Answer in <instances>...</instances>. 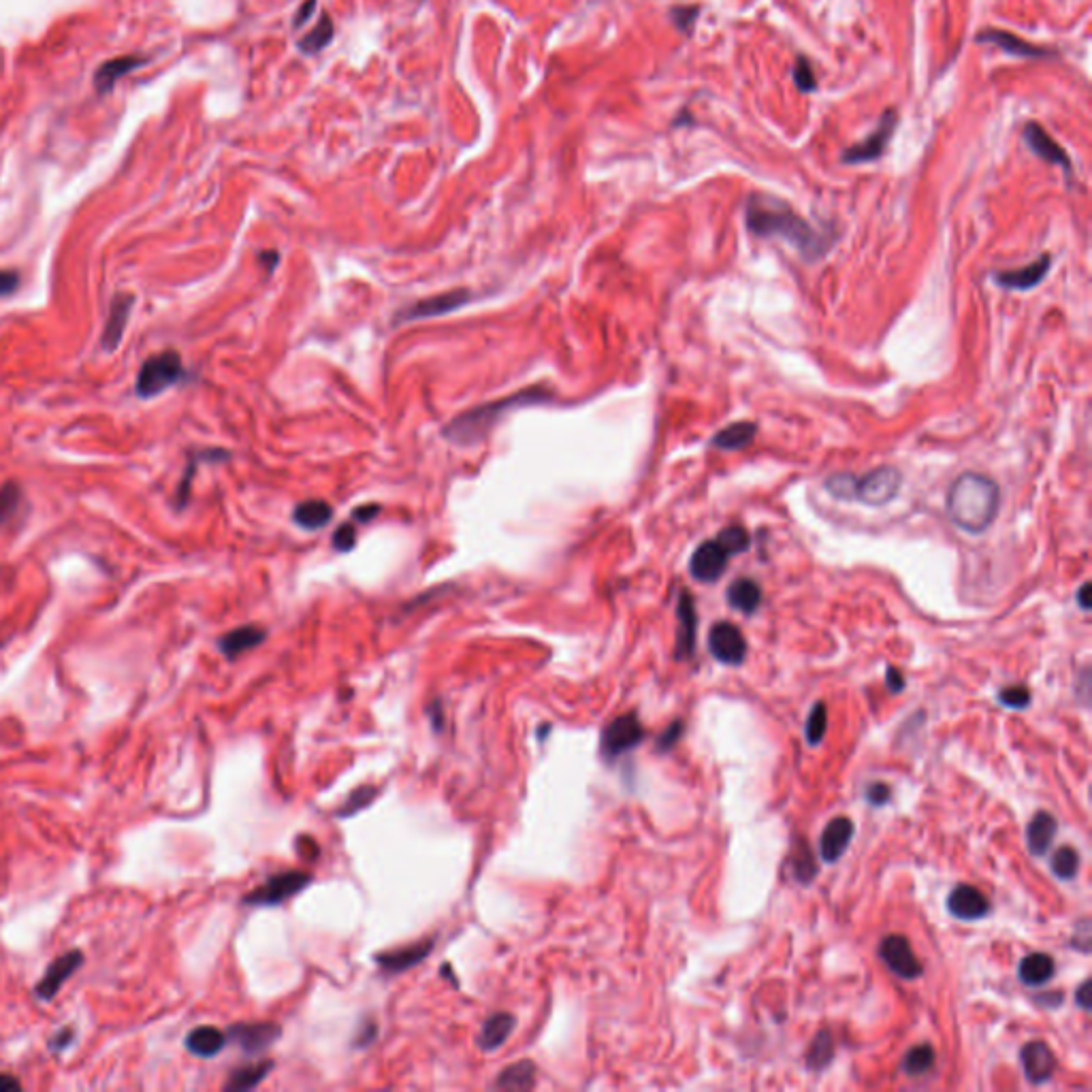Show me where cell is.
I'll return each instance as SVG.
<instances>
[{
  "label": "cell",
  "mask_w": 1092,
  "mask_h": 1092,
  "mask_svg": "<svg viewBox=\"0 0 1092 1092\" xmlns=\"http://www.w3.org/2000/svg\"><path fill=\"white\" fill-rule=\"evenodd\" d=\"M331 518L333 508L327 502H322V499H307V502H301L297 508L293 510V521L297 523L301 529L307 531L325 528Z\"/></svg>",
  "instance_id": "31"
},
{
  "label": "cell",
  "mask_w": 1092,
  "mask_h": 1092,
  "mask_svg": "<svg viewBox=\"0 0 1092 1092\" xmlns=\"http://www.w3.org/2000/svg\"><path fill=\"white\" fill-rule=\"evenodd\" d=\"M378 794H380V787H376V786H361L354 789L351 796H348L346 802L338 808V811H335V815H338V818H351V815H357L359 811H363L365 807H370L372 802L378 798Z\"/></svg>",
  "instance_id": "38"
},
{
  "label": "cell",
  "mask_w": 1092,
  "mask_h": 1092,
  "mask_svg": "<svg viewBox=\"0 0 1092 1092\" xmlns=\"http://www.w3.org/2000/svg\"><path fill=\"white\" fill-rule=\"evenodd\" d=\"M551 399L552 393L549 389H544V386H529V389L508 395V397L504 399L491 401V404L478 406L474 407V410L462 414V417L452 418L451 423L444 427L442 433L449 442L472 446L486 438V433H489L493 427L499 423V418L506 417L508 412L518 410V407L549 404Z\"/></svg>",
  "instance_id": "3"
},
{
  "label": "cell",
  "mask_w": 1092,
  "mask_h": 1092,
  "mask_svg": "<svg viewBox=\"0 0 1092 1092\" xmlns=\"http://www.w3.org/2000/svg\"><path fill=\"white\" fill-rule=\"evenodd\" d=\"M470 301H472V293L468 291V288H457V291L440 293V295H436V297H427L423 301H417V304L404 307V310H399L397 320L410 322V320H418V318L444 316V314H451L455 310H462V307L468 306Z\"/></svg>",
  "instance_id": "12"
},
{
  "label": "cell",
  "mask_w": 1092,
  "mask_h": 1092,
  "mask_svg": "<svg viewBox=\"0 0 1092 1092\" xmlns=\"http://www.w3.org/2000/svg\"><path fill=\"white\" fill-rule=\"evenodd\" d=\"M853 485H856V476H853V474H832V476L826 480V491L830 493L832 497L841 499V502H853Z\"/></svg>",
  "instance_id": "43"
},
{
  "label": "cell",
  "mask_w": 1092,
  "mask_h": 1092,
  "mask_svg": "<svg viewBox=\"0 0 1092 1092\" xmlns=\"http://www.w3.org/2000/svg\"><path fill=\"white\" fill-rule=\"evenodd\" d=\"M758 427L749 420H739V423L728 425L726 429L717 431L710 444L717 446L719 451H742L753 442Z\"/></svg>",
  "instance_id": "30"
},
{
  "label": "cell",
  "mask_w": 1092,
  "mask_h": 1092,
  "mask_svg": "<svg viewBox=\"0 0 1092 1092\" xmlns=\"http://www.w3.org/2000/svg\"><path fill=\"white\" fill-rule=\"evenodd\" d=\"M708 651L726 666H741L747 657V641L734 623L719 621L708 631Z\"/></svg>",
  "instance_id": "11"
},
{
  "label": "cell",
  "mask_w": 1092,
  "mask_h": 1092,
  "mask_svg": "<svg viewBox=\"0 0 1092 1092\" xmlns=\"http://www.w3.org/2000/svg\"><path fill=\"white\" fill-rule=\"evenodd\" d=\"M826 730H828V710H826V704L824 702H818L811 708V713H808V717H807L805 736H807L808 745H819V742L824 741Z\"/></svg>",
  "instance_id": "40"
},
{
  "label": "cell",
  "mask_w": 1092,
  "mask_h": 1092,
  "mask_svg": "<svg viewBox=\"0 0 1092 1092\" xmlns=\"http://www.w3.org/2000/svg\"><path fill=\"white\" fill-rule=\"evenodd\" d=\"M900 485H903L900 472L897 468H890V465H884V468L868 472L864 476H856L853 502H862L864 506L879 508V506L890 504L892 499L898 496Z\"/></svg>",
  "instance_id": "6"
},
{
  "label": "cell",
  "mask_w": 1092,
  "mask_h": 1092,
  "mask_svg": "<svg viewBox=\"0 0 1092 1092\" xmlns=\"http://www.w3.org/2000/svg\"><path fill=\"white\" fill-rule=\"evenodd\" d=\"M433 945H436L433 943V939H427V941H418V943L397 947V950L383 952L376 956V964L384 973H389V975H397V973L410 971L412 966L423 963V960L431 953Z\"/></svg>",
  "instance_id": "19"
},
{
  "label": "cell",
  "mask_w": 1092,
  "mask_h": 1092,
  "mask_svg": "<svg viewBox=\"0 0 1092 1092\" xmlns=\"http://www.w3.org/2000/svg\"><path fill=\"white\" fill-rule=\"evenodd\" d=\"M376 1035H378L376 1022H373V1020H367V1022L359 1026L357 1037H354V1045H357V1048H363V1045L372 1043L373 1039H376Z\"/></svg>",
  "instance_id": "51"
},
{
  "label": "cell",
  "mask_w": 1092,
  "mask_h": 1092,
  "mask_svg": "<svg viewBox=\"0 0 1092 1092\" xmlns=\"http://www.w3.org/2000/svg\"><path fill=\"white\" fill-rule=\"evenodd\" d=\"M1024 141L1026 146L1031 148V152L1042 158V161L1050 162V164H1056V167L1064 169V173H1071V169H1074V162H1071L1069 154L1064 152V148L1061 143H1056L1052 139L1048 130H1045L1042 124L1037 122H1029L1024 127Z\"/></svg>",
  "instance_id": "16"
},
{
  "label": "cell",
  "mask_w": 1092,
  "mask_h": 1092,
  "mask_svg": "<svg viewBox=\"0 0 1092 1092\" xmlns=\"http://www.w3.org/2000/svg\"><path fill=\"white\" fill-rule=\"evenodd\" d=\"M272 1069H273V1063H269V1061L246 1064V1067L235 1069L233 1074L228 1075V1080L225 1084V1090L241 1092V1090L256 1088L262 1080H265V1077L269 1075V1071H272Z\"/></svg>",
  "instance_id": "34"
},
{
  "label": "cell",
  "mask_w": 1092,
  "mask_h": 1092,
  "mask_svg": "<svg viewBox=\"0 0 1092 1092\" xmlns=\"http://www.w3.org/2000/svg\"><path fill=\"white\" fill-rule=\"evenodd\" d=\"M19 504H22V486L13 480L0 486V528L16 515Z\"/></svg>",
  "instance_id": "41"
},
{
  "label": "cell",
  "mask_w": 1092,
  "mask_h": 1092,
  "mask_svg": "<svg viewBox=\"0 0 1092 1092\" xmlns=\"http://www.w3.org/2000/svg\"><path fill=\"white\" fill-rule=\"evenodd\" d=\"M794 84L798 85L800 92H813L815 88H818V77H815V71L811 67V62H808L805 56L796 58V64H794Z\"/></svg>",
  "instance_id": "45"
},
{
  "label": "cell",
  "mask_w": 1092,
  "mask_h": 1092,
  "mask_svg": "<svg viewBox=\"0 0 1092 1092\" xmlns=\"http://www.w3.org/2000/svg\"><path fill=\"white\" fill-rule=\"evenodd\" d=\"M1050 262V254H1043L1037 261H1032L1031 265L1009 269V272H997L992 278H995L998 286L1008 288V291H1031V288L1042 284L1045 275H1048Z\"/></svg>",
  "instance_id": "20"
},
{
  "label": "cell",
  "mask_w": 1092,
  "mask_h": 1092,
  "mask_svg": "<svg viewBox=\"0 0 1092 1092\" xmlns=\"http://www.w3.org/2000/svg\"><path fill=\"white\" fill-rule=\"evenodd\" d=\"M947 911H950L953 918L963 919V922H975V919L988 916L990 903L988 898H986V894L977 890L975 886L960 884L953 887L950 897H947Z\"/></svg>",
  "instance_id": "15"
},
{
  "label": "cell",
  "mask_w": 1092,
  "mask_h": 1092,
  "mask_svg": "<svg viewBox=\"0 0 1092 1092\" xmlns=\"http://www.w3.org/2000/svg\"><path fill=\"white\" fill-rule=\"evenodd\" d=\"M534 1084H536V1067H534V1063L521 1061V1063L510 1064V1067H506L502 1071V1074L497 1075L496 1088H504V1090H528V1088H534Z\"/></svg>",
  "instance_id": "33"
},
{
  "label": "cell",
  "mask_w": 1092,
  "mask_h": 1092,
  "mask_svg": "<svg viewBox=\"0 0 1092 1092\" xmlns=\"http://www.w3.org/2000/svg\"><path fill=\"white\" fill-rule=\"evenodd\" d=\"M1020 1064L1031 1084H1045L1056 1071V1056L1045 1042H1031L1020 1050Z\"/></svg>",
  "instance_id": "17"
},
{
  "label": "cell",
  "mask_w": 1092,
  "mask_h": 1092,
  "mask_svg": "<svg viewBox=\"0 0 1092 1092\" xmlns=\"http://www.w3.org/2000/svg\"><path fill=\"white\" fill-rule=\"evenodd\" d=\"M683 732H685V723H683V721H673V723H670V726L666 730H663V732L660 734V739H657V742H655L657 752H660V753L670 752V749H673L676 745V742L681 741Z\"/></svg>",
  "instance_id": "47"
},
{
  "label": "cell",
  "mask_w": 1092,
  "mask_h": 1092,
  "mask_svg": "<svg viewBox=\"0 0 1092 1092\" xmlns=\"http://www.w3.org/2000/svg\"><path fill=\"white\" fill-rule=\"evenodd\" d=\"M1050 868L1058 879H1063V881L1074 879L1077 871H1080V853H1077L1074 847L1064 845V847H1061V850H1056L1054 853H1052Z\"/></svg>",
  "instance_id": "37"
},
{
  "label": "cell",
  "mask_w": 1092,
  "mask_h": 1092,
  "mask_svg": "<svg viewBox=\"0 0 1092 1092\" xmlns=\"http://www.w3.org/2000/svg\"><path fill=\"white\" fill-rule=\"evenodd\" d=\"M184 378H186V372H184L180 354L175 351H164L150 357L141 365L135 391L141 399H152L156 395L171 389V386H175Z\"/></svg>",
  "instance_id": "5"
},
{
  "label": "cell",
  "mask_w": 1092,
  "mask_h": 1092,
  "mask_svg": "<svg viewBox=\"0 0 1092 1092\" xmlns=\"http://www.w3.org/2000/svg\"><path fill=\"white\" fill-rule=\"evenodd\" d=\"M265 636L267 631L259 628V625H241V628H235L220 638L218 649L228 660H237V657L246 653V651L259 647V644L265 641Z\"/></svg>",
  "instance_id": "24"
},
{
  "label": "cell",
  "mask_w": 1092,
  "mask_h": 1092,
  "mask_svg": "<svg viewBox=\"0 0 1092 1092\" xmlns=\"http://www.w3.org/2000/svg\"><path fill=\"white\" fill-rule=\"evenodd\" d=\"M22 1090V1084L9 1074H0V1092H13Z\"/></svg>",
  "instance_id": "58"
},
{
  "label": "cell",
  "mask_w": 1092,
  "mask_h": 1092,
  "mask_svg": "<svg viewBox=\"0 0 1092 1092\" xmlns=\"http://www.w3.org/2000/svg\"><path fill=\"white\" fill-rule=\"evenodd\" d=\"M977 43H990V45H995V48L1003 50L1005 54L1018 56V58H1035V61H1039V58H1054L1056 56L1054 50L1042 48V45H1035V43L1026 41V39L1016 37L1014 32L997 30V28L979 32Z\"/></svg>",
  "instance_id": "18"
},
{
  "label": "cell",
  "mask_w": 1092,
  "mask_h": 1092,
  "mask_svg": "<svg viewBox=\"0 0 1092 1092\" xmlns=\"http://www.w3.org/2000/svg\"><path fill=\"white\" fill-rule=\"evenodd\" d=\"M331 39H333V22L327 13H322L318 26H316L310 35L304 37L299 41V50L304 51V54H316V51L327 48V45L331 43Z\"/></svg>",
  "instance_id": "39"
},
{
  "label": "cell",
  "mask_w": 1092,
  "mask_h": 1092,
  "mask_svg": "<svg viewBox=\"0 0 1092 1092\" xmlns=\"http://www.w3.org/2000/svg\"><path fill=\"white\" fill-rule=\"evenodd\" d=\"M853 839V824L850 818H834L824 828L819 839V856L828 864L841 860Z\"/></svg>",
  "instance_id": "23"
},
{
  "label": "cell",
  "mask_w": 1092,
  "mask_h": 1092,
  "mask_svg": "<svg viewBox=\"0 0 1092 1092\" xmlns=\"http://www.w3.org/2000/svg\"><path fill=\"white\" fill-rule=\"evenodd\" d=\"M82 964H84V956L79 950L62 953L61 958H56L54 963L45 969V975L41 977V982L35 986V997L39 998V1001H51V998H56V995L61 992L64 982L73 977V973Z\"/></svg>",
  "instance_id": "14"
},
{
  "label": "cell",
  "mask_w": 1092,
  "mask_h": 1092,
  "mask_svg": "<svg viewBox=\"0 0 1092 1092\" xmlns=\"http://www.w3.org/2000/svg\"><path fill=\"white\" fill-rule=\"evenodd\" d=\"M1077 941H1082V945L1077 947V950H1082L1084 953H1088L1090 952V922H1088V919H1082V922L1077 924L1075 935H1074V945L1077 943Z\"/></svg>",
  "instance_id": "54"
},
{
  "label": "cell",
  "mask_w": 1092,
  "mask_h": 1092,
  "mask_svg": "<svg viewBox=\"0 0 1092 1092\" xmlns=\"http://www.w3.org/2000/svg\"><path fill=\"white\" fill-rule=\"evenodd\" d=\"M314 6H316V0H307V3H306L304 6H301V9L297 11V17H295V26L306 24V22H307V17L312 16Z\"/></svg>",
  "instance_id": "59"
},
{
  "label": "cell",
  "mask_w": 1092,
  "mask_h": 1092,
  "mask_svg": "<svg viewBox=\"0 0 1092 1092\" xmlns=\"http://www.w3.org/2000/svg\"><path fill=\"white\" fill-rule=\"evenodd\" d=\"M280 1035L282 1029L273 1022H241L233 1024L231 1029H228L227 1037L231 1039L235 1045H240L243 1054L256 1056L267 1048H272V1045L278 1042Z\"/></svg>",
  "instance_id": "13"
},
{
  "label": "cell",
  "mask_w": 1092,
  "mask_h": 1092,
  "mask_svg": "<svg viewBox=\"0 0 1092 1092\" xmlns=\"http://www.w3.org/2000/svg\"><path fill=\"white\" fill-rule=\"evenodd\" d=\"M378 512H380V506H376V504L363 506V508H357V510H354L352 521H357V523H370L372 518L378 515Z\"/></svg>",
  "instance_id": "55"
},
{
  "label": "cell",
  "mask_w": 1092,
  "mask_h": 1092,
  "mask_svg": "<svg viewBox=\"0 0 1092 1092\" xmlns=\"http://www.w3.org/2000/svg\"><path fill=\"white\" fill-rule=\"evenodd\" d=\"M429 717H431V721H433V728H436L438 732H440V730L444 728V715H442V704H440L438 700L433 702L431 707H429Z\"/></svg>",
  "instance_id": "56"
},
{
  "label": "cell",
  "mask_w": 1092,
  "mask_h": 1092,
  "mask_svg": "<svg viewBox=\"0 0 1092 1092\" xmlns=\"http://www.w3.org/2000/svg\"><path fill=\"white\" fill-rule=\"evenodd\" d=\"M890 796H892L890 786H887V783H881V781L871 783V786H868L866 792H864L866 802H868V805H873V807H884V805H887Z\"/></svg>",
  "instance_id": "49"
},
{
  "label": "cell",
  "mask_w": 1092,
  "mask_h": 1092,
  "mask_svg": "<svg viewBox=\"0 0 1092 1092\" xmlns=\"http://www.w3.org/2000/svg\"><path fill=\"white\" fill-rule=\"evenodd\" d=\"M1056 830L1058 824L1054 815L1048 811L1037 813L1035 818L1029 821V826H1026V845H1029V852L1032 856H1045V853H1048L1052 843H1054Z\"/></svg>",
  "instance_id": "26"
},
{
  "label": "cell",
  "mask_w": 1092,
  "mask_h": 1092,
  "mask_svg": "<svg viewBox=\"0 0 1092 1092\" xmlns=\"http://www.w3.org/2000/svg\"><path fill=\"white\" fill-rule=\"evenodd\" d=\"M515 1026H517V1018L512 1014H493L491 1018H486L483 1029H480L478 1045L485 1052H496L497 1048H502V1045L508 1042V1037L512 1035V1031H515Z\"/></svg>",
  "instance_id": "28"
},
{
  "label": "cell",
  "mask_w": 1092,
  "mask_h": 1092,
  "mask_svg": "<svg viewBox=\"0 0 1092 1092\" xmlns=\"http://www.w3.org/2000/svg\"><path fill=\"white\" fill-rule=\"evenodd\" d=\"M935 1048L929 1043H922V1045H916V1048H911L907 1052L905 1058H903V1071L909 1077H919L924 1074H929V1071L935 1067Z\"/></svg>",
  "instance_id": "36"
},
{
  "label": "cell",
  "mask_w": 1092,
  "mask_h": 1092,
  "mask_svg": "<svg viewBox=\"0 0 1092 1092\" xmlns=\"http://www.w3.org/2000/svg\"><path fill=\"white\" fill-rule=\"evenodd\" d=\"M794 875L796 879L800 881V884H811L815 875H818V864H815V858L811 850H808V845L802 841V850L800 852H794Z\"/></svg>",
  "instance_id": "42"
},
{
  "label": "cell",
  "mask_w": 1092,
  "mask_h": 1092,
  "mask_svg": "<svg viewBox=\"0 0 1092 1092\" xmlns=\"http://www.w3.org/2000/svg\"><path fill=\"white\" fill-rule=\"evenodd\" d=\"M73 1035H75L73 1029H62V1031H58L56 1035L50 1039V1050H54V1052H62V1050H67L69 1045H71V1039H73Z\"/></svg>",
  "instance_id": "53"
},
{
  "label": "cell",
  "mask_w": 1092,
  "mask_h": 1092,
  "mask_svg": "<svg viewBox=\"0 0 1092 1092\" xmlns=\"http://www.w3.org/2000/svg\"><path fill=\"white\" fill-rule=\"evenodd\" d=\"M644 734L647 732H644V726L641 719H638V715L625 713L604 728L600 739V752L607 760H615L641 745L644 741Z\"/></svg>",
  "instance_id": "8"
},
{
  "label": "cell",
  "mask_w": 1092,
  "mask_h": 1092,
  "mask_svg": "<svg viewBox=\"0 0 1092 1092\" xmlns=\"http://www.w3.org/2000/svg\"><path fill=\"white\" fill-rule=\"evenodd\" d=\"M879 958L894 975L900 979H918L924 966L911 950L909 939L903 935H887L879 943Z\"/></svg>",
  "instance_id": "10"
},
{
  "label": "cell",
  "mask_w": 1092,
  "mask_h": 1092,
  "mask_svg": "<svg viewBox=\"0 0 1092 1092\" xmlns=\"http://www.w3.org/2000/svg\"><path fill=\"white\" fill-rule=\"evenodd\" d=\"M1020 982L1029 986V988H1042L1048 982H1052L1056 975V963L1050 953L1035 952L1029 953L1018 966Z\"/></svg>",
  "instance_id": "25"
},
{
  "label": "cell",
  "mask_w": 1092,
  "mask_h": 1092,
  "mask_svg": "<svg viewBox=\"0 0 1092 1092\" xmlns=\"http://www.w3.org/2000/svg\"><path fill=\"white\" fill-rule=\"evenodd\" d=\"M1088 594H1090V585L1084 583L1080 591H1077V604H1080L1082 610H1090V600H1088Z\"/></svg>",
  "instance_id": "60"
},
{
  "label": "cell",
  "mask_w": 1092,
  "mask_h": 1092,
  "mask_svg": "<svg viewBox=\"0 0 1092 1092\" xmlns=\"http://www.w3.org/2000/svg\"><path fill=\"white\" fill-rule=\"evenodd\" d=\"M998 702L1008 708L1022 710L1031 704V692H1029V687H1024V685L1003 687L1001 692H998Z\"/></svg>",
  "instance_id": "46"
},
{
  "label": "cell",
  "mask_w": 1092,
  "mask_h": 1092,
  "mask_svg": "<svg viewBox=\"0 0 1092 1092\" xmlns=\"http://www.w3.org/2000/svg\"><path fill=\"white\" fill-rule=\"evenodd\" d=\"M886 685L890 689L892 694H900L905 689V676L900 673L898 668H887L886 670Z\"/></svg>",
  "instance_id": "52"
},
{
  "label": "cell",
  "mask_w": 1092,
  "mask_h": 1092,
  "mask_svg": "<svg viewBox=\"0 0 1092 1092\" xmlns=\"http://www.w3.org/2000/svg\"><path fill=\"white\" fill-rule=\"evenodd\" d=\"M676 619H679V634H676V660H687L696 649V630H698V615H696L694 597L689 591H681L679 607H676Z\"/></svg>",
  "instance_id": "22"
},
{
  "label": "cell",
  "mask_w": 1092,
  "mask_h": 1092,
  "mask_svg": "<svg viewBox=\"0 0 1092 1092\" xmlns=\"http://www.w3.org/2000/svg\"><path fill=\"white\" fill-rule=\"evenodd\" d=\"M698 16H700V6L698 5H683V6H674L673 11H670V17H673V22L676 28H679L683 35H692L696 22H698Z\"/></svg>",
  "instance_id": "44"
},
{
  "label": "cell",
  "mask_w": 1092,
  "mask_h": 1092,
  "mask_svg": "<svg viewBox=\"0 0 1092 1092\" xmlns=\"http://www.w3.org/2000/svg\"><path fill=\"white\" fill-rule=\"evenodd\" d=\"M745 220L749 233L755 237H779L789 246L798 250L807 261H818L826 254L830 241L824 233L808 225L798 212H794L786 201L777 196L755 193L749 196Z\"/></svg>",
  "instance_id": "1"
},
{
  "label": "cell",
  "mask_w": 1092,
  "mask_h": 1092,
  "mask_svg": "<svg viewBox=\"0 0 1092 1092\" xmlns=\"http://www.w3.org/2000/svg\"><path fill=\"white\" fill-rule=\"evenodd\" d=\"M146 61H141V58L137 56H122V58H116V61H109L98 67L96 75H95V85L98 92H109L114 85L117 84V79H122L124 75H128L130 71H135L137 67H141V64Z\"/></svg>",
  "instance_id": "32"
},
{
  "label": "cell",
  "mask_w": 1092,
  "mask_h": 1092,
  "mask_svg": "<svg viewBox=\"0 0 1092 1092\" xmlns=\"http://www.w3.org/2000/svg\"><path fill=\"white\" fill-rule=\"evenodd\" d=\"M312 884V875L301 871H284L269 877L265 884H261L256 890H252L243 898L248 907H275L284 900L293 898L295 894L304 892Z\"/></svg>",
  "instance_id": "7"
},
{
  "label": "cell",
  "mask_w": 1092,
  "mask_h": 1092,
  "mask_svg": "<svg viewBox=\"0 0 1092 1092\" xmlns=\"http://www.w3.org/2000/svg\"><path fill=\"white\" fill-rule=\"evenodd\" d=\"M1001 489L986 474L964 472L947 491V517L966 534H984L997 518Z\"/></svg>",
  "instance_id": "2"
},
{
  "label": "cell",
  "mask_w": 1092,
  "mask_h": 1092,
  "mask_svg": "<svg viewBox=\"0 0 1092 1092\" xmlns=\"http://www.w3.org/2000/svg\"><path fill=\"white\" fill-rule=\"evenodd\" d=\"M728 604L742 615H753L762 604V589L752 578H739L728 587Z\"/></svg>",
  "instance_id": "29"
},
{
  "label": "cell",
  "mask_w": 1092,
  "mask_h": 1092,
  "mask_svg": "<svg viewBox=\"0 0 1092 1092\" xmlns=\"http://www.w3.org/2000/svg\"><path fill=\"white\" fill-rule=\"evenodd\" d=\"M19 288V273L13 269H0V299L11 297Z\"/></svg>",
  "instance_id": "50"
},
{
  "label": "cell",
  "mask_w": 1092,
  "mask_h": 1092,
  "mask_svg": "<svg viewBox=\"0 0 1092 1092\" xmlns=\"http://www.w3.org/2000/svg\"><path fill=\"white\" fill-rule=\"evenodd\" d=\"M228 1037L214 1026H199L186 1035V1050L199 1058H214L225 1048Z\"/></svg>",
  "instance_id": "27"
},
{
  "label": "cell",
  "mask_w": 1092,
  "mask_h": 1092,
  "mask_svg": "<svg viewBox=\"0 0 1092 1092\" xmlns=\"http://www.w3.org/2000/svg\"><path fill=\"white\" fill-rule=\"evenodd\" d=\"M1075 1001L1084 1011L1090 1009V982H1084L1080 986V990H1077V995H1075Z\"/></svg>",
  "instance_id": "57"
},
{
  "label": "cell",
  "mask_w": 1092,
  "mask_h": 1092,
  "mask_svg": "<svg viewBox=\"0 0 1092 1092\" xmlns=\"http://www.w3.org/2000/svg\"><path fill=\"white\" fill-rule=\"evenodd\" d=\"M834 1058V1039L830 1031H819L807 1052V1067L811 1071H821L832 1063Z\"/></svg>",
  "instance_id": "35"
},
{
  "label": "cell",
  "mask_w": 1092,
  "mask_h": 1092,
  "mask_svg": "<svg viewBox=\"0 0 1092 1092\" xmlns=\"http://www.w3.org/2000/svg\"><path fill=\"white\" fill-rule=\"evenodd\" d=\"M749 544H752V538L742 525H728L713 540L702 542L694 551L692 559H689V572L700 583L719 581L728 568L730 557L745 552Z\"/></svg>",
  "instance_id": "4"
},
{
  "label": "cell",
  "mask_w": 1092,
  "mask_h": 1092,
  "mask_svg": "<svg viewBox=\"0 0 1092 1092\" xmlns=\"http://www.w3.org/2000/svg\"><path fill=\"white\" fill-rule=\"evenodd\" d=\"M897 124H898L897 109H886L884 114H881L877 128H875L871 135H866L864 141L853 143V146L845 148L843 154H841V161H843L845 164H864V162L879 161V158L886 152L887 143H890V139H892L894 130H897Z\"/></svg>",
  "instance_id": "9"
},
{
  "label": "cell",
  "mask_w": 1092,
  "mask_h": 1092,
  "mask_svg": "<svg viewBox=\"0 0 1092 1092\" xmlns=\"http://www.w3.org/2000/svg\"><path fill=\"white\" fill-rule=\"evenodd\" d=\"M133 306H135V297L128 293L116 295L114 301H111L109 316H107V322H105L103 338H101V346L107 352H114L116 348L120 346L124 329H127V325H128V316H130V312H133Z\"/></svg>",
  "instance_id": "21"
},
{
  "label": "cell",
  "mask_w": 1092,
  "mask_h": 1092,
  "mask_svg": "<svg viewBox=\"0 0 1092 1092\" xmlns=\"http://www.w3.org/2000/svg\"><path fill=\"white\" fill-rule=\"evenodd\" d=\"M354 544H357V528H354V523L348 521L344 525H340L338 531H335V536H333L335 551L348 552L351 549H354Z\"/></svg>",
  "instance_id": "48"
}]
</instances>
